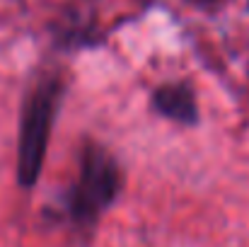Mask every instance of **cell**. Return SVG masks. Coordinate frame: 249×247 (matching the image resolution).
<instances>
[{
	"instance_id": "2",
	"label": "cell",
	"mask_w": 249,
	"mask_h": 247,
	"mask_svg": "<svg viewBox=\"0 0 249 247\" xmlns=\"http://www.w3.org/2000/svg\"><path fill=\"white\" fill-rule=\"evenodd\" d=\"M121 189L119 163L102 146H87L80 160V174L68 194V213L78 228H92L114 204Z\"/></svg>"
},
{
	"instance_id": "3",
	"label": "cell",
	"mask_w": 249,
	"mask_h": 247,
	"mask_svg": "<svg viewBox=\"0 0 249 247\" xmlns=\"http://www.w3.org/2000/svg\"><path fill=\"white\" fill-rule=\"evenodd\" d=\"M153 107L158 109V114H162L172 121H179V124H194L198 116L196 97H194L191 87L181 85V82L158 87L153 92Z\"/></svg>"
},
{
	"instance_id": "1",
	"label": "cell",
	"mask_w": 249,
	"mask_h": 247,
	"mask_svg": "<svg viewBox=\"0 0 249 247\" xmlns=\"http://www.w3.org/2000/svg\"><path fill=\"white\" fill-rule=\"evenodd\" d=\"M61 97L63 85L56 78H46L32 90L24 102L17 143V179L24 189H32L41 174Z\"/></svg>"
},
{
	"instance_id": "4",
	"label": "cell",
	"mask_w": 249,
	"mask_h": 247,
	"mask_svg": "<svg viewBox=\"0 0 249 247\" xmlns=\"http://www.w3.org/2000/svg\"><path fill=\"white\" fill-rule=\"evenodd\" d=\"M201 2H213V0H201Z\"/></svg>"
}]
</instances>
